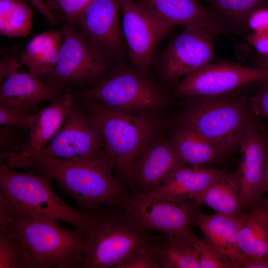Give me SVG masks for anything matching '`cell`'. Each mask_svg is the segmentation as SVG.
I'll list each match as a JSON object with an SVG mask.
<instances>
[{"mask_svg":"<svg viewBox=\"0 0 268 268\" xmlns=\"http://www.w3.org/2000/svg\"><path fill=\"white\" fill-rule=\"evenodd\" d=\"M26 168L25 172L18 171L0 161V199L9 213L37 220L61 221L87 229L91 221L89 212L66 203L53 189L49 177Z\"/></svg>","mask_w":268,"mask_h":268,"instance_id":"6da1fadb","label":"cell"},{"mask_svg":"<svg viewBox=\"0 0 268 268\" xmlns=\"http://www.w3.org/2000/svg\"><path fill=\"white\" fill-rule=\"evenodd\" d=\"M88 101L87 114L99 132L105 157L124 186L140 152L159 134L160 123L149 114L120 112Z\"/></svg>","mask_w":268,"mask_h":268,"instance_id":"7a4b0ae2","label":"cell"},{"mask_svg":"<svg viewBox=\"0 0 268 268\" xmlns=\"http://www.w3.org/2000/svg\"><path fill=\"white\" fill-rule=\"evenodd\" d=\"M87 211L91 221L82 268H115L130 255L161 237L152 235L118 206Z\"/></svg>","mask_w":268,"mask_h":268,"instance_id":"3957f363","label":"cell"},{"mask_svg":"<svg viewBox=\"0 0 268 268\" xmlns=\"http://www.w3.org/2000/svg\"><path fill=\"white\" fill-rule=\"evenodd\" d=\"M54 180L87 211L103 206H118L126 194L105 158L69 160L39 159L27 167Z\"/></svg>","mask_w":268,"mask_h":268,"instance_id":"277c9868","label":"cell"},{"mask_svg":"<svg viewBox=\"0 0 268 268\" xmlns=\"http://www.w3.org/2000/svg\"><path fill=\"white\" fill-rule=\"evenodd\" d=\"M9 214L6 229L22 244L27 268H82L86 229H68L59 221Z\"/></svg>","mask_w":268,"mask_h":268,"instance_id":"5b68a950","label":"cell"},{"mask_svg":"<svg viewBox=\"0 0 268 268\" xmlns=\"http://www.w3.org/2000/svg\"><path fill=\"white\" fill-rule=\"evenodd\" d=\"M179 119V125L203 136L227 157L239 146L250 115L245 104L227 94L193 97Z\"/></svg>","mask_w":268,"mask_h":268,"instance_id":"8992f818","label":"cell"},{"mask_svg":"<svg viewBox=\"0 0 268 268\" xmlns=\"http://www.w3.org/2000/svg\"><path fill=\"white\" fill-rule=\"evenodd\" d=\"M102 157L105 158L98 129L88 114L75 105L56 135L39 153L26 157L0 153V161L14 169L46 158L78 161Z\"/></svg>","mask_w":268,"mask_h":268,"instance_id":"52a82bcc","label":"cell"},{"mask_svg":"<svg viewBox=\"0 0 268 268\" xmlns=\"http://www.w3.org/2000/svg\"><path fill=\"white\" fill-rule=\"evenodd\" d=\"M82 94L88 100L126 113L149 114L165 102L163 93L145 73L123 66L84 89Z\"/></svg>","mask_w":268,"mask_h":268,"instance_id":"ba28073f","label":"cell"},{"mask_svg":"<svg viewBox=\"0 0 268 268\" xmlns=\"http://www.w3.org/2000/svg\"><path fill=\"white\" fill-rule=\"evenodd\" d=\"M56 64L42 81L59 90L97 78L105 71L109 60L75 27L64 24Z\"/></svg>","mask_w":268,"mask_h":268,"instance_id":"9c48e42d","label":"cell"},{"mask_svg":"<svg viewBox=\"0 0 268 268\" xmlns=\"http://www.w3.org/2000/svg\"><path fill=\"white\" fill-rule=\"evenodd\" d=\"M183 28L168 42L158 60L163 77L171 83L212 63L215 57L218 33L200 27Z\"/></svg>","mask_w":268,"mask_h":268,"instance_id":"30bf717a","label":"cell"},{"mask_svg":"<svg viewBox=\"0 0 268 268\" xmlns=\"http://www.w3.org/2000/svg\"><path fill=\"white\" fill-rule=\"evenodd\" d=\"M118 206L146 229L169 237L191 232L190 226L198 207L187 200L170 201L135 194H125Z\"/></svg>","mask_w":268,"mask_h":268,"instance_id":"8fae6325","label":"cell"},{"mask_svg":"<svg viewBox=\"0 0 268 268\" xmlns=\"http://www.w3.org/2000/svg\"><path fill=\"white\" fill-rule=\"evenodd\" d=\"M268 79V69L221 61L210 63L182 79L175 88L179 95L213 96L229 93L242 85Z\"/></svg>","mask_w":268,"mask_h":268,"instance_id":"7c38bea8","label":"cell"},{"mask_svg":"<svg viewBox=\"0 0 268 268\" xmlns=\"http://www.w3.org/2000/svg\"><path fill=\"white\" fill-rule=\"evenodd\" d=\"M122 30L134 67L145 73L162 38L169 29L134 0H119Z\"/></svg>","mask_w":268,"mask_h":268,"instance_id":"4fadbf2b","label":"cell"},{"mask_svg":"<svg viewBox=\"0 0 268 268\" xmlns=\"http://www.w3.org/2000/svg\"><path fill=\"white\" fill-rule=\"evenodd\" d=\"M75 25L109 60L121 59L125 42L119 0H93L77 17Z\"/></svg>","mask_w":268,"mask_h":268,"instance_id":"5bb4252c","label":"cell"},{"mask_svg":"<svg viewBox=\"0 0 268 268\" xmlns=\"http://www.w3.org/2000/svg\"><path fill=\"white\" fill-rule=\"evenodd\" d=\"M12 56L1 58L0 105L36 110L38 105L57 97L59 90L23 70Z\"/></svg>","mask_w":268,"mask_h":268,"instance_id":"9a60e30c","label":"cell"},{"mask_svg":"<svg viewBox=\"0 0 268 268\" xmlns=\"http://www.w3.org/2000/svg\"><path fill=\"white\" fill-rule=\"evenodd\" d=\"M257 117L250 113L239 146L241 161L240 176L242 213L249 211L261 198L265 160V144Z\"/></svg>","mask_w":268,"mask_h":268,"instance_id":"2e32d148","label":"cell"},{"mask_svg":"<svg viewBox=\"0 0 268 268\" xmlns=\"http://www.w3.org/2000/svg\"><path fill=\"white\" fill-rule=\"evenodd\" d=\"M183 165L169 138L158 134L138 155L127 184L132 189V194H144L163 183Z\"/></svg>","mask_w":268,"mask_h":268,"instance_id":"e0dca14e","label":"cell"},{"mask_svg":"<svg viewBox=\"0 0 268 268\" xmlns=\"http://www.w3.org/2000/svg\"><path fill=\"white\" fill-rule=\"evenodd\" d=\"M166 28L174 26H195L225 33L227 27L214 9L199 0H134Z\"/></svg>","mask_w":268,"mask_h":268,"instance_id":"ac0fdd59","label":"cell"},{"mask_svg":"<svg viewBox=\"0 0 268 268\" xmlns=\"http://www.w3.org/2000/svg\"><path fill=\"white\" fill-rule=\"evenodd\" d=\"M224 173L223 171L214 169L183 165L177 168L163 183L144 194L138 195L170 201L193 200Z\"/></svg>","mask_w":268,"mask_h":268,"instance_id":"d6986e66","label":"cell"},{"mask_svg":"<svg viewBox=\"0 0 268 268\" xmlns=\"http://www.w3.org/2000/svg\"><path fill=\"white\" fill-rule=\"evenodd\" d=\"M74 105L70 94L55 98L47 107L38 112L23 151L12 153L17 156L26 157L40 152L58 133Z\"/></svg>","mask_w":268,"mask_h":268,"instance_id":"ffe728a7","label":"cell"},{"mask_svg":"<svg viewBox=\"0 0 268 268\" xmlns=\"http://www.w3.org/2000/svg\"><path fill=\"white\" fill-rule=\"evenodd\" d=\"M196 208L193 223L203 233L205 239L232 260L235 268L241 252L237 243V237L242 219V214L232 216L216 212L206 214Z\"/></svg>","mask_w":268,"mask_h":268,"instance_id":"44dd1931","label":"cell"},{"mask_svg":"<svg viewBox=\"0 0 268 268\" xmlns=\"http://www.w3.org/2000/svg\"><path fill=\"white\" fill-rule=\"evenodd\" d=\"M169 138L178 157L185 165L202 167L226 158L209 140L187 127L178 125Z\"/></svg>","mask_w":268,"mask_h":268,"instance_id":"7402d4cb","label":"cell"},{"mask_svg":"<svg viewBox=\"0 0 268 268\" xmlns=\"http://www.w3.org/2000/svg\"><path fill=\"white\" fill-rule=\"evenodd\" d=\"M192 200L196 206H206L217 213L241 215L238 168L229 173L224 172Z\"/></svg>","mask_w":268,"mask_h":268,"instance_id":"603a6c76","label":"cell"},{"mask_svg":"<svg viewBox=\"0 0 268 268\" xmlns=\"http://www.w3.org/2000/svg\"><path fill=\"white\" fill-rule=\"evenodd\" d=\"M62 44L60 31H44L32 38L21 56L29 73L38 77L45 75L54 69L59 58Z\"/></svg>","mask_w":268,"mask_h":268,"instance_id":"cb8c5ba5","label":"cell"},{"mask_svg":"<svg viewBox=\"0 0 268 268\" xmlns=\"http://www.w3.org/2000/svg\"><path fill=\"white\" fill-rule=\"evenodd\" d=\"M237 243L245 255L268 261V216L254 205L242 213Z\"/></svg>","mask_w":268,"mask_h":268,"instance_id":"d4e9b609","label":"cell"},{"mask_svg":"<svg viewBox=\"0 0 268 268\" xmlns=\"http://www.w3.org/2000/svg\"><path fill=\"white\" fill-rule=\"evenodd\" d=\"M192 232L179 237L161 236L152 245L161 268H199Z\"/></svg>","mask_w":268,"mask_h":268,"instance_id":"484cf974","label":"cell"},{"mask_svg":"<svg viewBox=\"0 0 268 268\" xmlns=\"http://www.w3.org/2000/svg\"><path fill=\"white\" fill-rule=\"evenodd\" d=\"M32 11L21 0H0V32L8 38L26 37L30 32Z\"/></svg>","mask_w":268,"mask_h":268,"instance_id":"4316f807","label":"cell"},{"mask_svg":"<svg viewBox=\"0 0 268 268\" xmlns=\"http://www.w3.org/2000/svg\"><path fill=\"white\" fill-rule=\"evenodd\" d=\"M211 4L227 27L239 32L247 31V20L255 10L268 8V0H199Z\"/></svg>","mask_w":268,"mask_h":268,"instance_id":"83f0119b","label":"cell"},{"mask_svg":"<svg viewBox=\"0 0 268 268\" xmlns=\"http://www.w3.org/2000/svg\"><path fill=\"white\" fill-rule=\"evenodd\" d=\"M0 268H27L22 244L7 229L0 230Z\"/></svg>","mask_w":268,"mask_h":268,"instance_id":"f1b7e54d","label":"cell"},{"mask_svg":"<svg viewBox=\"0 0 268 268\" xmlns=\"http://www.w3.org/2000/svg\"><path fill=\"white\" fill-rule=\"evenodd\" d=\"M192 246L197 254L199 268H235L231 258L206 239L195 236Z\"/></svg>","mask_w":268,"mask_h":268,"instance_id":"f546056e","label":"cell"},{"mask_svg":"<svg viewBox=\"0 0 268 268\" xmlns=\"http://www.w3.org/2000/svg\"><path fill=\"white\" fill-rule=\"evenodd\" d=\"M93 0H49L46 4L54 10L65 21L64 24L75 28V21Z\"/></svg>","mask_w":268,"mask_h":268,"instance_id":"4dcf8cb0","label":"cell"},{"mask_svg":"<svg viewBox=\"0 0 268 268\" xmlns=\"http://www.w3.org/2000/svg\"><path fill=\"white\" fill-rule=\"evenodd\" d=\"M38 112L0 105V124L15 128L31 129L37 119Z\"/></svg>","mask_w":268,"mask_h":268,"instance_id":"1f68e13d","label":"cell"},{"mask_svg":"<svg viewBox=\"0 0 268 268\" xmlns=\"http://www.w3.org/2000/svg\"><path fill=\"white\" fill-rule=\"evenodd\" d=\"M153 244L135 251L120 262L115 268H161L152 249Z\"/></svg>","mask_w":268,"mask_h":268,"instance_id":"d6a6232c","label":"cell"},{"mask_svg":"<svg viewBox=\"0 0 268 268\" xmlns=\"http://www.w3.org/2000/svg\"><path fill=\"white\" fill-rule=\"evenodd\" d=\"M261 82L258 91L250 100L249 111L257 117L268 119V79Z\"/></svg>","mask_w":268,"mask_h":268,"instance_id":"836d02e7","label":"cell"},{"mask_svg":"<svg viewBox=\"0 0 268 268\" xmlns=\"http://www.w3.org/2000/svg\"><path fill=\"white\" fill-rule=\"evenodd\" d=\"M13 127L5 126L0 129V148L1 153L23 151L26 143L18 142Z\"/></svg>","mask_w":268,"mask_h":268,"instance_id":"e575fe53","label":"cell"},{"mask_svg":"<svg viewBox=\"0 0 268 268\" xmlns=\"http://www.w3.org/2000/svg\"><path fill=\"white\" fill-rule=\"evenodd\" d=\"M247 26L253 32H268V8L262 7L254 11L248 18Z\"/></svg>","mask_w":268,"mask_h":268,"instance_id":"d590c367","label":"cell"},{"mask_svg":"<svg viewBox=\"0 0 268 268\" xmlns=\"http://www.w3.org/2000/svg\"><path fill=\"white\" fill-rule=\"evenodd\" d=\"M246 39L262 56L268 57V32H253Z\"/></svg>","mask_w":268,"mask_h":268,"instance_id":"8d00e7d4","label":"cell"},{"mask_svg":"<svg viewBox=\"0 0 268 268\" xmlns=\"http://www.w3.org/2000/svg\"><path fill=\"white\" fill-rule=\"evenodd\" d=\"M238 266V268H268V261L242 253Z\"/></svg>","mask_w":268,"mask_h":268,"instance_id":"74e56055","label":"cell"},{"mask_svg":"<svg viewBox=\"0 0 268 268\" xmlns=\"http://www.w3.org/2000/svg\"><path fill=\"white\" fill-rule=\"evenodd\" d=\"M262 134L265 144V160L263 177L260 190V196L268 192V131L262 129Z\"/></svg>","mask_w":268,"mask_h":268,"instance_id":"f35d334b","label":"cell"},{"mask_svg":"<svg viewBox=\"0 0 268 268\" xmlns=\"http://www.w3.org/2000/svg\"><path fill=\"white\" fill-rule=\"evenodd\" d=\"M254 205L262 209L268 216V197L260 198L253 206Z\"/></svg>","mask_w":268,"mask_h":268,"instance_id":"ab89813d","label":"cell"},{"mask_svg":"<svg viewBox=\"0 0 268 268\" xmlns=\"http://www.w3.org/2000/svg\"><path fill=\"white\" fill-rule=\"evenodd\" d=\"M261 69H268V57L261 56L255 62V67Z\"/></svg>","mask_w":268,"mask_h":268,"instance_id":"60d3db41","label":"cell"}]
</instances>
